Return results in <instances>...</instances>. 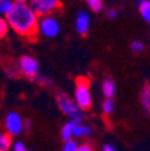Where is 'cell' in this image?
I'll return each instance as SVG.
<instances>
[{"label": "cell", "instance_id": "obj_1", "mask_svg": "<svg viewBox=\"0 0 150 151\" xmlns=\"http://www.w3.org/2000/svg\"><path fill=\"white\" fill-rule=\"evenodd\" d=\"M6 20L16 34L26 38L37 37L39 16L28 4H15L11 12L6 16Z\"/></svg>", "mask_w": 150, "mask_h": 151}, {"label": "cell", "instance_id": "obj_2", "mask_svg": "<svg viewBox=\"0 0 150 151\" xmlns=\"http://www.w3.org/2000/svg\"><path fill=\"white\" fill-rule=\"evenodd\" d=\"M57 104H58L61 112L70 119V122H75L77 124H81L83 117H84V111L80 109L76 101L70 99L66 93L58 92L57 93Z\"/></svg>", "mask_w": 150, "mask_h": 151}, {"label": "cell", "instance_id": "obj_3", "mask_svg": "<svg viewBox=\"0 0 150 151\" xmlns=\"http://www.w3.org/2000/svg\"><path fill=\"white\" fill-rule=\"evenodd\" d=\"M89 85H91V82L87 77H78L76 80L75 101L80 107V109L83 111H88L92 108V96Z\"/></svg>", "mask_w": 150, "mask_h": 151}, {"label": "cell", "instance_id": "obj_4", "mask_svg": "<svg viewBox=\"0 0 150 151\" xmlns=\"http://www.w3.org/2000/svg\"><path fill=\"white\" fill-rule=\"evenodd\" d=\"M15 68L19 74H23L26 78L33 80V81L39 74V62L35 60L34 57H30V55L20 57L18 63L15 65Z\"/></svg>", "mask_w": 150, "mask_h": 151}, {"label": "cell", "instance_id": "obj_5", "mask_svg": "<svg viewBox=\"0 0 150 151\" xmlns=\"http://www.w3.org/2000/svg\"><path fill=\"white\" fill-rule=\"evenodd\" d=\"M61 27L59 23L54 16L47 15V16H42L39 19V24H38V34L43 35L46 38H54L59 34Z\"/></svg>", "mask_w": 150, "mask_h": 151}, {"label": "cell", "instance_id": "obj_6", "mask_svg": "<svg viewBox=\"0 0 150 151\" xmlns=\"http://www.w3.org/2000/svg\"><path fill=\"white\" fill-rule=\"evenodd\" d=\"M4 127H6V132L9 136L20 135L22 131L25 129V120L20 116V113L12 111V112H9L6 116Z\"/></svg>", "mask_w": 150, "mask_h": 151}, {"label": "cell", "instance_id": "obj_7", "mask_svg": "<svg viewBox=\"0 0 150 151\" xmlns=\"http://www.w3.org/2000/svg\"><path fill=\"white\" fill-rule=\"evenodd\" d=\"M30 7L38 16H47L61 7L59 0H30Z\"/></svg>", "mask_w": 150, "mask_h": 151}, {"label": "cell", "instance_id": "obj_8", "mask_svg": "<svg viewBox=\"0 0 150 151\" xmlns=\"http://www.w3.org/2000/svg\"><path fill=\"white\" fill-rule=\"evenodd\" d=\"M89 15H88L85 11H80V12L76 15V22H75V28L76 31L80 35H87L89 31Z\"/></svg>", "mask_w": 150, "mask_h": 151}, {"label": "cell", "instance_id": "obj_9", "mask_svg": "<svg viewBox=\"0 0 150 151\" xmlns=\"http://www.w3.org/2000/svg\"><path fill=\"white\" fill-rule=\"evenodd\" d=\"M101 92L106 96V99H112V96L115 94V82H114L112 78L107 77L101 82Z\"/></svg>", "mask_w": 150, "mask_h": 151}, {"label": "cell", "instance_id": "obj_10", "mask_svg": "<svg viewBox=\"0 0 150 151\" xmlns=\"http://www.w3.org/2000/svg\"><path fill=\"white\" fill-rule=\"evenodd\" d=\"M77 123L75 122H68L65 123L61 128V138H62L64 142H68V140H72L73 138V129H75V126Z\"/></svg>", "mask_w": 150, "mask_h": 151}, {"label": "cell", "instance_id": "obj_11", "mask_svg": "<svg viewBox=\"0 0 150 151\" xmlns=\"http://www.w3.org/2000/svg\"><path fill=\"white\" fill-rule=\"evenodd\" d=\"M138 8L145 22L150 23V0H138Z\"/></svg>", "mask_w": 150, "mask_h": 151}, {"label": "cell", "instance_id": "obj_12", "mask_svg": "<svg viewBox=\"0 0 150 151\" xmlns=\"http://www.w3.org/2000/svg\"><path fill=\"white\" fill-rule=\"evenodd\" d=\"M11 148V136L4 131H0V151H8Z\"/></svg>", "mask_w": 150, "mask_h": 151}, {"label": "cell", "instance_id": "obj_13", "mask_svg": "<svg viewBox=\"0 0 150 151\" xmlns=\"http://www.w3.org/2000/svg\"><path fill=\"white\" fill-rule=\"evenodd\" d=\"M14 6L15 3L12 0H0V16H7L14 8Z\"/></svg>", "mask_w": 150, "mask_h": 151}, {"label": "cell", "instance_id": "obj_14", "mask_svg": "<svg viewBox=\"0 0 150 151\" xmlns=\"http://www.w3.org/2000/svg\"><path fill=\"white\" fill-rule=\"evenodd\" d=\"M141 103L143 105L145 111L150 113V92L147 88H145L143 91L141 92Z\"/></svg>", "mask_w": 150, "mask_h": 151}, {"label": "cell", "instance_id": "obj_15", "mask_svg": "<svg viewBox=\"0 0 150 151\" xmlns=\"http://www.w3.org/2000/svg\"><path fill=\"white\" fill-rule=\"evenodd\" d=\"M101 109H103L104 115H111V113L114 112V109H115V103H114L112 99H106V100L103 101V104H101Z\"/></svg>", "mask_w": 150, "mask_h": 151}, {"label": "cell", "instance_id": "obj_16", "mask_svg": "<svg viewBox=\"0 0 150 151\" xmlns=\"http://www.w3.org/2000/svg\"><path fill=\"white\" fill-rule=\"evenodd\" d=\"M85 1L95 12H99L103 9V0H85Z\"/></svg>", "mask_w": 150, "mask_h": 151}, {"label": "cell", "instance_id": "obj_17", "mask_svg": "<svg viewBox=\"0 0 150 151\" xmlns=\"http://www.w3.org/2000/svg\"><path fill=\"white\" fill-rule=\"evenodd\" d=\"M8 23H7L6 18H3V16H0V39L1 38H4L7 35V32H8Z\"/></svg>", "mask_w": 150, "mask_h": 151}, {"label": "cell", "instance_id": "obj_18", "mask_svg": "<svg viewBox=\"0 0 150 151\" xmlns=\"http://www.w3.org/2000/svg\"><path fill=\"white\" fill-rule=\"evenodd\" d=\"M34 81L38 82V84H41V85H45V86H51V85H53V81L49 80L46 76H43V74H38L37 78H35Z\"/></svg>", "mask_w": 150, "mask_h": 151}, {"label": "cell", "instance_id": "obj_19", "mask_svg": "<svg viewBox=\"0 0 150 151\" xmlns=\"http://www.w3.org/2000/svg\"><path fill=\"white\" fill-rule=\"evenodd\" d=\"M77 148H78V145L75 140H68L62 146V151H77Z\"/></svg>", "mask_w": 150, "mask_h": 151}, {"label": "cell", "instance_id": "obj_20", "mask_svg": "<svg viewBox=\"0 0 150 151\" xmlns=\"http://www.w3.org/2000/svg\"><path fill=\"white\" fill-rule=\"evenodd\" d=\"M131 50H133V53H135V54H138V53H142L143 51V49H145V46H143V43L142 42H139V41H134L131 43Z\"/></svg>", "mask_w": 150, "mask_h": 151}, {"label": "cell", "instance_id": "obj_21", "mask_svg": "<svg viewBox=\"0 0 150 151\" xmlns=\"http://www.w3.org/2000/svg\"><path fill=\"white\" fill-rule=\"evenodd\" d=\"M73 136H76V138H81V136H84V126H83V124H76L75 126Z\"/></svg>", "mask_w": 150, "mask_h": 151}, {"label": "cell", "instance_id": "obj_22", "mask_svg": "<svg viewBox=\"0 0 150 151\" xmlns=\"http://www.w3.org/2000/svg\"><path fill=\"white\" fill-rule=\"evenodd\" d=\"M77 151H95V150H93V147H92L89 143H83V145L78 146Z\"/></svg>", "mask_w": 150, "mask_h": 151}, {"label": "cell", "instance_id": "obj_23", "mask_svg": "<svg viewBox=\"0 0 150 151\" xmlns=\"http://www.w3.org/2000/svg\"><path fill=\"white\" fill-rule=\"evenodd\" d=\"M12 148H14V151H26V146L23 145L22 142H16V143H14Z\"/></svg>", "mask_w": 150, "mask_h": 151}, {"label": "cell", "instance_id": "obj_24", "mask_svg": "<svg viewBox=\"0 0 150 151\" xmlns=\"http://www.w3.org/2000/svg\"><path fill=\"white\" fill-rule=\"evenodd\" d=\"M93 134V129L91 126H84V136H91Z\"/></svg>", "mask_w": 150, "mask_h": 151}, {"label": "cell", "instance_id": "obj_25", "mask_svg": "<svg viewBox=\"0 0 150 151\" xmlns=\"http://www.w3.org/2000/svg\"><path fill=\"white\" fill-rule=\"evenodd\" d=\"M116 16H118L116 9H108V12H107V18L108 19H115Z\"/></svg>", "mask_w": 150, "mask_h": 151}, {"label": "cell", "instance_id": "obj_26", "mask_svg": "<svg viewBox=\"0 0 150 151\" xmlns=\"http://www.w3.org/2000/svg\"><path fill=\"white\" fill-rule=\"evenodd\" d=\"M6 72H7V76H8V77H12V78H15L16 74H18V70H14V69H7Z\"/></svg>", "mask_w": 150, "mask_h": 151}, {"label": "cell", "instance_id": "obj_27", "mask_svg": "<svg viewBox=\"0 0 150 151\" xmlns=\"http://www.w3.org/2000/svg\"><path fill=\"white\" fill-rule=\"evenodd\" d=\"M101 151H116V148L114 147L112 145H104L103 146V150Z\"/></svg>", "mask_w": 150, "mask_h": 151}, {"label": "cell", "instance_id": "obj_28", "mask_svg": "<svg viewBox=\"0 0 150 151\" xmlns=\"http://www.w3.org/2000/svg\"><path fill=\"white\" fill-rule=\"evenodd\" d=\"M30 127H31V120H25V129H30Z\"/></svg>", "mask_w": 150, "mask_h": 151}, {"label": "cell", "instance_id": "obj_29", "mask_svg": "<svg viewBox=\"0 0 150 151\" xmlns=\"http://www.w3.org/2000/svg\"><path fill=\"white\" fill-rule=\"evenodd\" d=\"M15 4H27L28 0H12Z\"/></svg>", "mask_w": 150, "mask_h": 151}, {"label": "cell", "instance_id": "obj_30", "mask_svg": "<svg viewBox=\"0 0 150 151\" xmlns=\"http://www.w3.org/2000/svg\"><path fill=\"white\" fill-rule=\"evenodd\" d=\"M147 89H149V92H150V84H149V86H147Z\"/></svg>", "mask_w": 150, "mask_h": 151}, {"label": "cell", "instance_id": "obj_31", "mask_svg": "<svg viewBox=\"0 0 150 151\" xmlns=\"http://www.w3.org/2000/svg\"><path fill=\"white\" fill-rule=\"evenodd\" d=\"M26 151H27V150H26Z\"/></svg>", "mask_w": 150, "mask_h": 151}]
</instances>
